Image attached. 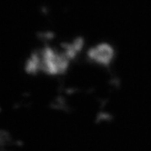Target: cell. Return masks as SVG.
I'll list each match as a JSON object with an SVG mask.
<instances>
[{
	"mask_svg": "<svg viewBox=\"0 0 151 151\" xmlns=\"http://www.w3.org/2000/svg\"><path fill=\"white\" fill-rule=\"evenodd\" d=\"M33 57L36 59L38 72H45L49 75L64 73L68 69L70 61L63 50L58 51L51 47H46L35 52Z\"/></svg>",
	"mask_w": 151,
	"mask_h": 151,
	"instance_id": "6da1fadb",
	"label": "cell"
},
{
	"mask_svg": "<svg viewBox=\"0 0 151 151\" xmlns=\"http://www.w3.org/2000/svg\"><path fill=\"white\" fill-rule=\"evenodd\" d=\"M115 52L111 46L109 44H99L89 49L88 52V57L94 63L102 66H109L114 58Z\"/></svg>",
	"mask_w": 151,
	"mask_h": 151,
	"instance_id": "7a4b0ae2",
	"label": "cell"
}]
</instances>
